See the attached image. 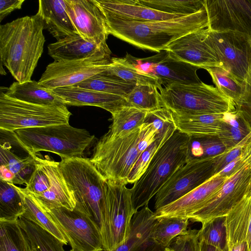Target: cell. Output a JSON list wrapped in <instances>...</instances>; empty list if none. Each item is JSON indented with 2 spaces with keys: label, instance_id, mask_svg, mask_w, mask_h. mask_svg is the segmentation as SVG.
Segmentation results:
<instances>
[{
  "label": "cell",
  "instance_id": "56",
  "mask_svg": "<svg viewBox=\"0 0 251 251\" xmlns=\"http://www.w3.org/2000/svg\"><path fill=\"white\" fill-rule=\"evenodd\" d=\"M69 251H75V250H73V249H71L70 250H69Z\"/></svg>",
  "mask_w": 251,
  "mask_h": 251
},
{
  "label": "cell",
  "instance_id": "7",
  "mask_svg": "<svg viewBox=\"0 0 251 251\" xmlns=\"http://www.w3.org/2000/svg\"><path fill=\"white\" fill-rule=\"evenodd\" d=\"M59 168L74 193L75 209L91 218L100 229L106 180L89 158L61 159Z\"/></svg>",
  "mask_w": 251,
  "mask_h": 251
},
{
  "label": "cell",
  "instance_id": "25",
  "mask_svg": "<svg viewBox=\"0 0 251 251\" xmlns=\"http://www.w3.org/2000/svg\"><path fill=\"white\" fill-rule=\"evenodd\" d=\"M226 218L227 247L246 242L251 251V187Z\"/></svg>",
  "mask_w": 251,
  "mask_h": 251
},
{
  "label": "cell",
  "instance_id": "45",
  "mask_svg": "<svg viewBox=\"0 0 251 251\" xmlns=\"http://www.w3.org/2000/svg\"><path fill=\"white\" fill-rule=\"evenodd\" d=\"M250 132L234 112L226 114L225 127L218 138L229 148L238 143Z\"/></svg>",
  "mask_w": 251,
  "mask_h": 251
},
{
  "label": "cell",
  "instance_id": "42",
  "mask_svg": "<svg viewBox=\"0 0 251 251\" xmlns=\"http://www.w3.org/2000/svg\"><path fill=\"white\" fill-rule=\"evenodd\" d=\"M145 122L151 123L156 128L157 133L155 141L159 148H161L177 130L173 113L165 107L156 110L149 111Z\"/></svg>",
  "mask_w": 251,
  "mask_h": 251
},
{
  "label": "cell",
  "instance_id": "27",
  "mask_svg": "<svg viewBox=\"0 0 251 251\" xmlns=\"http://www.w3.org/2000/svg\"><path fill=\"white\" fill-rule=\"evenodd\" d=\"M0 91L9 97L30 103L53 106L66 105L64 100L52 89L35 80L23 83L14 82L9 87Z\"/></svg>",
  "mask_w": 251,
  "mask_h": 251
},
{
  "label": "cell",
  "instance_id": "50",
  "mask_svg": "<svg viewBox=\"0 0 251 251\" xmlns=\"http://www.w3.org/2000/svg\"><path fill=\"white\" fill-rule=\"evenodd\" d=\"M25 0H0V22L9 13L21 8Z\"/></svg>",
  "mask_w": 251,
  "mask_h": 251
},
{
  "label": "cell",
  "instance_id": "24",
  "mask_svg": "<svg viewBox=\"0 0 251 251\" xmlns=\"http://www.w3.org/2000/svg\"><path fill=\"white\" fill-rule=\"evenodd\" d=\"M226 114L177 115L173 113L177 130L193 139L218 138L225 127Z\"/></svg>",
  "mask_w": 251,
  "mask_h": 251
},
{
  "label": "cell",
  "instance_id": "28",
  "mask_svg": "<svg viewBox=\"0 0 251 251\" xmlns=\"http://www.w3.org/2000/svg\"><path fill=\"white\" fill-rule=\"evenodd\" d=\"M32 195L45 209L65 208L73 210L76 206L74 193L64 179L59 163L55 168L50 188L40 194Z\"/></svg>",
  "mask_w": 251,
  "mask_h": 251
},
{
  "label": "cell",
  "instance_id": "47",
  "mask_svg": "<svg viewBox=\"0 0 251 251\" xmlns=\"http://www.w3.org/2000/svg\"><path fill=\"white\" fill-rule=\"evenodd\" d=\"M159 149L158 144L154 141L140 155L129 175L127 184H134L142 176Z\"/></svg>",
  "mask_w": 251,
  "mask_h": 251
},
{
  "label": "cell",
  "instance_id": "36",
  "mask_svg": "<svg viewBox=\"0 0 251 251\" xmlns=\"http://www.w3.org/2000/svg\"><path fill=\"white\" fill-rule=\"evenodd\" d=\"M0 251H32L30 244L18 221H0Z\"/></svg>",
  "mask_w": 251,
  "mask_h": 251
},
{
  "label": "cell",
  "instance_id": "38",
  "mask_svg": "<svg viewBox=\"0 0 251 251\" xmlns=\"http://www.w3.org/2000/svg\"><path fill=\"white\" fill-rule=\"evenodd\" d=\"M59 162L36 157V167L27 184L24 188L33 195L40 194L48 190L51 184L52 176Z\"/></svg>",
  "mask_w": 251,
  "mask_h": 251
},
{
  "label": "cell",
  "instance_id": "29",
  "mask_svg": "<svg viewBox=\"0 0 251 251\" xmlns=\"http://www.w3.org/2000/svg\"><path fill=\"white\" fill-rule=\"evenodd\" d=\"M108 78L128 83L150 84L159 90L162 88L160 80L155 76L139 69L126 56L124 58H111L109 67L100 73Z\"/></svg>",
  "mask_w": 251,
  "mask_h": 251
},
{
  "label": "cell",
  "instance_id": "19",
  "mask_svg": "<svg viewBox=\"0 0 251 251\" xmlns=\"http://www.w3.org/2000/svg\"><path fill=\"white\" fill-rule=\"evenodd\" d=\"M228 177L215 174L185 196L155 210V218L176 217L189 219L214 196Z\"/></svg>",
  "mask_w": 251,
  "mask_h": 251
},
{
  "label": "cell",
  "instance_id": "32",
  "mask_svg": "<svg viewBox=\"0 0 251 251\" xmlns=\"http://www.w3.org/2000/svg\"><path fill=\"white\" fill-rule=\"evenodd\" d=\"M149 111L125 106L112 115V122L107 132L112 136H123L138 129L145 122Z\"/></svg>",
  "mask_w": 251,
  "mask_h": 251
},
{
  "label": "cell",
  "instance_id": "54",
  "mask_svg": "<svg viewBox=\"0 0 251 251\" xmlns=\"http://www.w3.org/2000/svg\"><path fill=\"white\" fill-rule=\"evenodd\" d=\"M164 251H174V250L169 247L166 248Z\"/></svg>",
  "mask_w": 251,
  "mask_h": 251
},
{
  "label": "cell",
  "instance_id": "13",
  "mask_svg": "<svg viewBox=\"0 0 251 251\" xmlns=\"http://www.w3.org/2000/svg\"><path fill=\"white\" fill-rule=\"evenodd\" d=\"M111 54H100L77 60L53 61L49 64L38 82L51 89L75 85L106 70Z\"/></svg>",
  "mask_w": 251,
  "mask_h": 251
},
{
  "label": "cell",
  "instance_id": "15",
  "mask_svg": "<svg viewBox=\"0 0 251 251\" xmlns=\"http://www.w3.org/2000/svg\"><path fill=\"white\" fill-rule=\"evenodd\" d=\"M209 30L229 31L251 39V0H204Z\"/></svg>",
  "mask_w": 251,
  "mask_h": 251
},
{
  "label": "cell",
  "instance_id": "8",
  "mask_svg": "<svg viewBox=\"0 0 251 251\" xmlns=\"http://www.w3.org/2000/svg\"><path fill=\"white\" fill-rule=\"evenodd\" d=\"M125 183L106 181L100 231L103 251H112L125 243L136 213L130 189Z\"/></svg>",
  "mask_w": 251,
  "mask_h": 251
},
{
  "label": "cell",
  "instance_id": "34",
  "mask_svg": "<svg viewBox=\"0 0 251 251\" xmlns=\"http://www.w3.org/2000/svg\"><path fill=\"white\" fill-rule=\"evenodd\" d=\"M24 212L23 200L16 185L0 179V221H17Z\"/></svg>",
  "mask_w": 251,
  "mask_h": 251
},
{
  "label": "cell",
  "instance_id": "51",
  "mask_svg": "<svg viewBox=\"0 0 251 251\" xmlns=\"http://www.w3.org/2000/svg\"><path fill=\"white\" fill-rule=\"evenodd\" d=\"M0 179L8 183L13 184L15 176L4 166L0 165Z\"/></svg>",
  "mask_w": 251,
  "mask_h": 251
},
{
  "label": "cell",
  "instance_id": "21",
  "mask_svg": "<svg viewBox=\"0 0 251 251\" xmlns=\"http://www.w3.org/2000/svg\"><path fill=\"white\" fill-rule=\"evenodd\" d=\"M62 98L66 105L94 106L101 108L111 115L125 106H128L125 98L76 86L52 89Z\"/></svg>",
  "mask_w": 251,
  "mask_h": 251
},
{
  "label": "cell",
  "instance_id": "1",
  "mask_svg": "<svg viewBox=\"0 0 251 251\" xmlns=\"http://www.w3.org/2000/svg\"><path fill=\"white\" fill-rule=\"evenodd\" d=\"M101 12L109 34L139 48L158 52L178 38L208 26L205 7L191 15L157 21H136Z\"/></svg>",
  "mask_w": 251,
  "mask_h": 251
},
{
  "label": "cell",
  "instance_id": "40",
  "mask_svg": "<svg viewBox=\"0 0 251 251\" xmlns=\"http://www.w3.org/2000/svg\"><path fill=\"white\" fill-rule=\"evenodd\" d=\"M142 4L170 14L189 15L204 8V0H138Z\"/></svg>",
  "mask_w": 251,
  "mask_h": 251
},
{
  "label": "cell",
  "instance_id": "9",
  "mask_svg": "<svg viewBox=\"0 0 251 251\" xmlns=\"http://www.w3.org/2000/svg\"><path fill=\"white\" fill-rule=\"evenodd\" d=\"M72 113L66 105L53 106L21 101L0 93V129L16 130L69 124Z\"/></svg>",
  "mask_w": 251,
  "mask_h": 251
},
{
  "label": "cell",
  "instance_id": "37",
  "mask_svg": "<svg viewBox=\"0 0 251 251\" xmlns=\"http://www.w3.org/2000/svg\"><path fill=\"white\" fill-rule=\"evenodd\" d=\"M158 89L150 84H137L125 97L127 105L152 111L164 107Z\"/></svg>",
  "mask_w": 251,
  "mask_h": 251
},
{
  "label": "cell",
  "instance_id": "11",
  "mask_svg": "<svg viewBox=\"0 0 251 251\" xmlns=\"http://www.w3.org/2000/svg\"><path fill=\"white\" fill-rule=\"evenodd\" d=\"M251 187V153L214 196L190 216L189 221L202 224L215 218L226 217Z\"/></svg>",
  "mask_w": 251,
  "mask_h": 251
},
{
  "label": "cell",
  "instance_id": "12",
  "mask_svg": "<svg viewBox=\"0 0 251 251\" xmlns=\"http://www.w3.org/2000/svg\"><path fill=\"white\" fill-rule=\"evenodd\" d=\"M204 41L215 53L222 69L242 82L248 69L251 39L238 33L207 28Z\"/></svg>",
  "mask_w": 251,
  "mask_h": 251
},
{
  "label": "cell",
  "instance_id": "33",
  "mask_svg": "<svg viewBox=\"0 0 251 251\" xmlns=\"http://www.w3.org/2000/svg\"><path fill=\"white\" fill-rule=\"evenodd\" d=\"M18 222L36 251H65L64 244L49 231L22 216Z\"/></svg>",
  "mask_w": 251,
  "mask_h": 251
},
{
  "label": "cell",
  "instance_id": "22",
  "mask_svg": "<svg viewBox=\"0 0 251 251\" xmlns=\"http://www.w3.org/2000/svg\"><path fill=\"white\" fill-rule=\"evenodd\" d=\"M48 52L54 61L77 60L97 54L111 53L106 43L98 44L89 42L78 34L49 44Z\"/></svg>",
  "mask_w": 251,
  "mask_h": 251
},
{
  "label": "cell",
  "instance_id": "20",
  "mask_svg": "<svg viewBox=\"0 0 251 251\" xmlns=\"http://www.w3.org/2000/svg\"><path fill=\"white\" fill-rule=\"evenodd\" d=\"M156 221L154 212L148 205L143 207L132 218L126 242L112 251H164L166 248L159 244L153 236Z\"/></svg>",
  "mask_w": 251,
  "mask_h": 251
},
{
  "label": "cell",
  "instance_id": "48",
  "mask_svg": "<svg viewBox=\"0 0 251 251\" xmlns=\"http://www.w3.org/2000/svg\"><path fill=\"white\" fill-rule=\"evenodd\" d=\"M251 138V131L236 145L227 149L223 152L217 155L215 164V174L240 155Z\"/></svg>",
  "mask_w": 251,
  "mask_h": 251
},
{
  "label": "cell",
  "instance_id": "26",
  "mask_svg": "<svg viewBox=\"0 0 251 251\" xmlns=\"http://www.w3.org/2000/svg\"><path fill=\"white\" fill-rule=\"evenodd\" d=\"M37 14L44 29L57 41L77 34L67 14L65 0H39Z\"/></svg>",
  "mask_w": 251,
  "mask_h": 251
},
{
  "label": "cell",
  "instance_id": "16",
  "mask_svg": "<svg viewBox=\"0 0 251 251\" xmlns=\"http://www.w3.org/2000/svg\"><path fill=\"white\" fill-rule=\"evenodd\" d=\"M146 58L127 57L139 69L156 76L164 86L172 83L189 84L201 82L196 71L200 69L169 56L166 50Z\"/></svg>",
  "mask_w": 251,
  "mask_h": 251
},
{
  "label": "cell",
  "instance_id": "3",
  "mask_svg": "<svg viewBox=\"0 0 251 251\" xmlns=\"http://www.w3.org/2000/svg\"><path fill=\"white\" fill-rule=\"evenodd\" d=\"M192 138L177 130L151 160L142 176L130 191L133 208L148 205L162 186L190 157Z\"/></svg>",
  "mask_w": 251,
  "mask_h": 251
},
{
  "label": "cell",
  "instance_id": "14",
  "mask_svg": "<svg viewBox=\"0 0 251 251\" xmlns=\"http://www.w3.org/2000/svg\"><path fill=\"white\" fill-rule=\"evenodd\" d=\"M45 210L58 224L72 249L103 251L100 229L89 216L75 208L73 210L65 208Z\"/></svg>",
  "mask_w": 251,
  "mask_h": 251
},
{
  "label": "cell",
  "instance_id": "53",
  "mask_svg": "<svg viewBox=\"0 0 251 251\" xmlns=\"http://www.w3.org/2000/svg\"><path fill=\"white\" fill-rule=\"evenodd\" d=\"M201 251H227L228 247L225 250L222 251L219 249L213 246L212 245H208L204 243L200 242Z\"/></svg>",
  "mask_w": 251,
  "mask_h": 251
},
{
  "label": "cell",
  "instance_id": "6",
  "mask_svg": "<svg viewBox=\"0 0 251 251\" xmlns=\"http://www.w3.org/2000/svg\"><path fill=\"white\" fill-rule=\"evenodd\" d=\"M164 107L177 115L225 114L235 112L233 100L216 87L201 81L172 83L160 90Z\"/></svg>",
  "mask_w": 251,
  "mask_h": 251
},
{
  "label": "cell",
  "instance_id": "39",
  "mask_svg": "<svg viewBox=\"0 0 251 251\" xmlns=\"http://www.w3.org/2000/svg\"><path fill=\"white\" fill-rule=\"evenodd\" d=\"M226 217L212 219L202 224L198 230L200 242L214 246L222 251L227 248V233Z\"/></svg>",
  "mask_w": 251,
  "mask_h": 251
},
{
  "label": "cell",
  "instance_id": "43",
  "mask_svg": "<svg viewBox=\"0 0 251 251\" xmlns=\"http://www.w3.org/2000/svg\"><path fill=\"white\" fill-rule=\"evenodd\" d=\"M205 70L211 76L216 87L235 103L241 95L242 82L223 69L215 67Z\"/></svg>",
  "mask_w": 251,
  "mask_h": 251
},
{
  "label": "cell",
  "instance_id": "31",
  "mask_svg": "<svg viewBox=\"0 0 251 251\" xmlns=\"http://www.w3.org/2000/svg\"><path fill=\"white\" fill-rule=\"evenodd\" d=\"M37 156L29 154L20 157L11 151L8 142H0V163L15 176L13 184H27L35 169Z\"/></svg>",
  "mask_w": 251,
  "mask_h": 251
},
{
  "label": "cell",
  "instance_id": "17",
  "mask_svg": "<svg viewBox=\"0 0 251 251\" xmlns=\"http://www.w3.org/2000/svg\"><path fill=\"white\" fill-rule=\"evenodd\" d=\"M67 14L76 32L85 40L106 43L109 33L103 15L94 0H65Z\"/></svg>",
  "mask_w": 251,
  "mask_h": 251
},
{
  "label": "cell",
  "instance_id": "46",
  "mask_svg": "<svg viewBox=\"0 0 251 251\" xmlns=\"http://www.w3.org/2000/svg\"><path fill=\"white\" fill-rule=\"evenodd\" d=\"M193 144L191 142L190 156L210 157L222 153L228 149L218 138L198 139Z\"/></svg>",
  "mask_w": 251,
  "mask_h": 251
},
{
  "label": "cell",
  "instance_id": "30",
  "mask_svg": "<svg viewBox=\"0 0 251 251\" xmlns=\"http://www.w3.org/2000/svg\"><path fill=\"white\" fill-rule=\"evenodd\" d=\"M16 187L20 192L24 202V212L22 216L36 224L56 237L64 245H67L69 242L67 238L49 213L24 188L17 186Z\"/></svg>",
  "mask_w": 251,
  "mask_h": 251
},
{
  "label": "cell",
  "instance_id": "35",
  "mask_svg": "<svg viewBox=\"0 0 251 251\" xmlns=\"http://www.w3.org/2000/svg\"><path fill=\"white\" fill-rule=\"evenodd\" d=\"M189 219L182 217H161L156 218L153 236L165 248L169 247L177 236L186 234L188 230Z\"/></svg>",
  "mask_w": 251,
  "mask_h": 251
},
{
  "label": "cell",
  "instance_id": "55",
  "mask_svg": "<svg viewBox=\"0 0 251 251\" xmlns=\"http://www.w3.org/2000/svg\"><path fill=\"white\" fill-rule=\"evenodd\" d=\"M31 249H32V251H36L34 248H33L32 247H31Z\"/></svg>",
  "mask_w": 251,
  "mask_h": 251
},
{
  "label": "cell",
  "instance_id": "23",
  "mask_svg": "<svg viewBox=\"0 0 251 251\" xmlns=\"http://www.w3.org/2000/svg\"><path fill=\"white\" fill-rule=\"evenodd\" d=\"M102 12L136 21H164L184 15L170 14L146 6L138 0H94ZM187 16V15H186Z\"/></svg>",
  "mask_w": 251,
  "mask_h": 251
},
{
  "label": "cell",
  "instance_id": "41",
  "mask_svg": "<svg viewBox=\"0 0 251 251\" xmlns=\"http://www.w3.org/2000/svg\"><path fill=\"white\" fill-rule=\"evenodd\" d=\"M136 85L111 79L98 74L75 86L125 98Z\"/></svg>",
  "mask_w": 251,
  "mask_h": 251
},
{
  "label": "cell",
  "instance_id": "18",
  "mask_svg": "<svg viewBox=\"0 0 251 251\" xmlns=\"http://www.w3.org/2000/svg\"><path fill=\"white\" fill-rule=\"evenodd\" d=\"M206 29L198 30L178 38L165 50L170 57L199 68L222 69L215 53L204 41Z\"/></svg>",
  "mask_w": 251,
  "mask_h": 251
},
{
  "label": "cell",
  "instance_id": "4",
  "mask_svg": "<svg viewBox=\"0 0 251 251\" xmlns=\"http://www.w3.org/2000/svg\"><path fill=\"white\" fill-rule=\"evenodd\" d=\"M13 133L29 154L36 156L38 152L48 151L59 155L61 159L82 157L95 138L86 129L69 124L23 128Z\"/></svg>",
  "mask_w": 251,
  "mask_h": 251
},
{
  "label": "cell",
  "instance_id": "10",
  "mask_svg": "<svg viewBox=\"0 0 251 251\" xmlns=\"http://www.w3.org/2000/svg\"><path fill=\"white\" fill-rule=\"evenodd\" d=\"M217 155L190 156L162 186L155 196L154 208L163 207L190 192L215 175Z\"/></svg>",
  "mask_w": 251,
  "mask_h": 251
},
{
  "label": "cell",
  "instance_id": "49",
  "mask_svg": "<svg viewBox=\"0 0 251 251\" xmlns=\"http://www.w3.org/2000/svg\"><path fill=\"white\" fill-rule=\"evenodd\" d=\"M198 231L196 229H188L186 234L176 238L170 247L174 251H201Z\"/></svg>",
  "mask_w": 251,
  "mask_h": 251
},
{
  "label": "cell",
  "instance_id": "52",
  "mask_svg": "<svg viewBox=\"0 0 251 251\" xmlns=\"http://www.w3.org/2000/svg\"><path fill=\"white\" fill-rule=\"evenodd\" d=\"M227 251H249L246 242L234 244L228 247Z\"/></svg>",
  "mask_w": 251,
  "mask_h": 251
},
{
  "label": "cell",
  "instance_id": "44",
  "mask_svg": "<svg viewBox=\"0 0 251 251\" xmlns=\"http://www.w3.org/2000/svg\"><path fill=\"white\" fill-rule=\"evenodd\" d=\"M236 115L243 121L248 130L251 131V43L249 66L242 81L241 95L235 103Z\"/></svg>",
  "mask_w": 251,
  "mask_h": 251
},
{
  "label": "cell",
  "instance_id": "2",
  "mask_svg": "<svg viewBox=\"0 0 251 251\" xmlns=\"http://www.w3.org/2000/svg\"><path fill=\"white\" fill-rule=\"evenodd\" d=\"M44 29L42 19L37 13L0 25V62L17 82L31 80L43 52Z\"/></svg>",
  "mask_w": 251,
  "mask_h": 251
},
{
  "label": "cell",
  "instance_id": "5",
  "mask_svg": "<svg viewBox=\"0 0 251 251\" xmlns=\"http://www.w3.org/2000/svg\"><path fill=\"white\" fill-rule=\"evenodd\" d=\"M143 133L142 125L123 136L106 132L97 142L89 159L106 180L127 184L135 162L148 148L142 142Z\"/></svg>",
  "mask_w": 251,
  "mask_h": 251
}]
</instances>
